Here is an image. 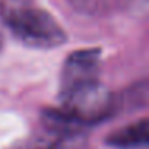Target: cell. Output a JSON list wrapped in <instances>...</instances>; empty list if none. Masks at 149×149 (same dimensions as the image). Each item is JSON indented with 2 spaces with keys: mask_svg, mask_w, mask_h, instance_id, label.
Masks as SVG:
<instances>
[{
  "mask_svg": "<svg viewBox=\"0 0 149 149\" xmlns=\"http://www.w3.org/2000/svg\"><path fill=\"white\" fill-rule=\"evenodd\" d=\"M0 18L15 37L31 48H56L68 39L58 21L42 8L10 3L0 11Z\"/></svg>",
  "mask_w": 149,
  "mask_h": 149,
  "instance_id": "cell-1",
  "label": "cell"
},
{
  "mask_svg": "<svg viewBox=\"0 0 149 149\" xmlns=\"http://www.w3.org/2000/svg\"><path fill=\"white\" fill-rule=\"evenodd\" d=\"M3 45H5V40H3V36L0 34V53H2V50H3Z\"/></svg>",
  "mask_w": 149,
  "mask_h": 149,
  "instance_id": "cell-5",
  "label": "cell"
},
{
  "mask_svg": "<svg viewBox=\"0 0 149 149\" xmlns=\"http://www.w3.org/2000/svg\"><path fill=\"white\" fill-rule=\"evenodd\" d=\"M100 50H79L68 56L63 68L61 88L100 77Z\"/></svg>",
  "mask_w": 149,
  "mask_h": 149,
  "instance_id": "cell-3",
  "label": "cell"
},
{
  "mask_svg": "<svg viewBox=\"0 0 149 149\" xmlns=\"http://www.w3.org/2000/svg\"><path fill=\"white\" fill-rule=\"evenodd\" d=\"M59 100L61 109L58 112L74 125H91L104 120L111 116L114 103L111 91L100 79L63 87Z\"/></svg>",
  "mask_w": 149,
  "mask_h": 149,
  "instance_id": "cell-2",
  "label": "cell"
},
{
  "mask_svg": "<svg viewBox=\"0 0 149 149\" xmlns=\"http://www.w3.org/2000/svg\"><path fill=\"white\" fill-rule=\"evenodd\" d=\"M149 139V123L146 119L132 123L128 127L114 132L107 138V144L119 149H135L139 146H146Z\"/></svg>",
  "mask_w": 149,
  "mask_h": 149,
  "instance_id": "cell-4",
  "label": "cell"
}]
</instances>
